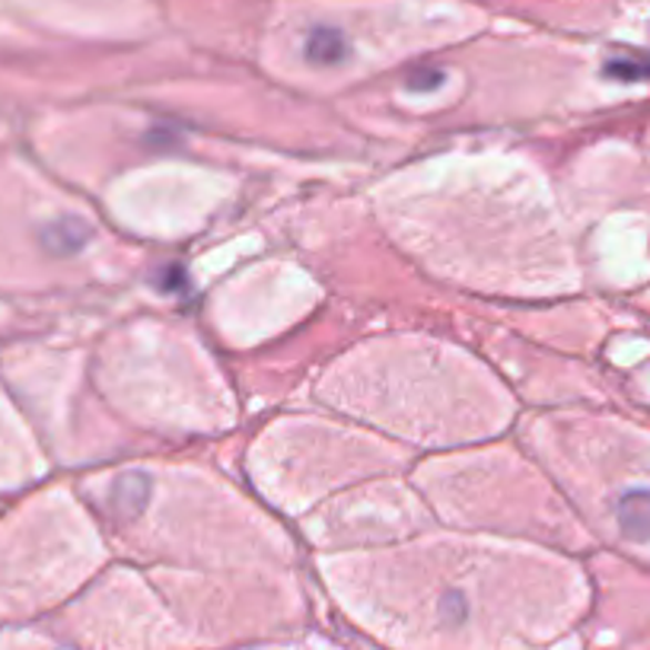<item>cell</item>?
I'll return each mask as SVG.
<instances>
[{"label": "cell", "instance_id": "6da1fadb", "mask_svg": "<svg viewBox=\"0 0 650 650\" xmlns=\"http://www.w3.org/2000/svg\"><path fill=\"white\" fill-rule=\"evenodd\" d=\"M619 526L628 539L634 542H648L650 539V491H628L626 498L619 500Z\"/></svg>", "mask_w": 650, "mask_h": 650}, {"label": "cell", "instance_id": "7a4b0ae2", "mask_svg": "<svg viewBox=\"0 0 650 650\" xmlns=\"http://www.w3.org/2000/svg\"><path fill=\"white\" fill-rule=\"evenodd\" d=\"M345 58H348V42L338 29H316L306 39V61L309 64L332 68V64H342Z\"/></svg>", "mask_w": 650, "mask_h": 650}, {"label": "cell", "instance_id": "3957f363", "mask_svg": "<svg viewBox=\"0 0 650 650\" xmlns=\"http://www.w3.org/2000/svg\"><path fill=\"white\" fill-rule=\"evenodd\" d=\"M151 498V478L141 476V473H128L115 481V488H112V500H115V507L128 514V517H134L144 504Z\"/></svg>", "mask_w": 650, "mask_h": 650}, {"label": "cell", "instance_id": "277c9868", "mask_svg": "<svg viewBox=\"0 0 650 650\" xmlns=\"http://www.w3.org/2000/svg\"><path fill=\"white\" fill-rule=\"evenodd\" d=\"M49 246L54 252H77L87 240H90V226L80 224V221H58V224L49 230Z\"/></svg>", "mask_w": 650, "mask_h": 650}, {"label": "cell", "instance_id": "5b68a950", "mask_svg": "<svg viewBox=\"0 0 650 650\" xmlns=\"http://www.w3.org/2000/svg\"><path fill=\"white\" fill-rule=\"evenodd\" d=\"M606 74L619 80H650V58L648 54H622L606 64Z\"/></svg>", "mask_w": 650, "mask_h": 650}, {"label": "cell", "instance_id": "8992f818", "mask_svg": "<svg viewBox=\"0 0 650 650\" xmlns=\"http://www.w3.org/2000/svg\"><path fill=\"white\" fill-rule=\"evenodd\" d=\"M440 83H444V74L434 71V68H422V71H415V74L405 80V87H408L412 93H430V90H437Z\"/></svg>", "mask_w": 650, "mask_h": 650}, {"label": "cell", "instance_id": "52a82bcc", "mask_svg": "<svg viewBox=\"0 0 650 650\" xmlns=\"http://www.w3.org/2000/svg\"><path fill=\"white\" fill-rule=\"evenodd\" d=\"M466 612H469V609H466V600H463L459 593H447V597L440 600V619H444V622H456V626H459V622L466 619Z\"/></svg>", "mask_w": 650, "mask_h": 650}, {"label": "cell", "instance_id": "ba28073f", "mask_svg": "<svg viewBox=\"0 0 650 650\" xmlns=\"http://www.w3.org/2000/svg\"><path fill=\"white\" fill-rule=\"evenodd\" d=\"M166 277L153 275V284L160 287V291H166V294H173V291H179L182 284H185V277H182V268L179 265H166V268H160Z\"/></svg>", "mask_w": 650, "mask_h": 650}]
</instances>
